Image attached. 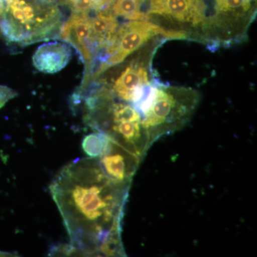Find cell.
I'll use <instances>...</instances> for the list:
<instances>
[{
  "label": "cell",
  "mask_w": 257,
  "mask_h": 257,
  "mask_svg": "<svg viewBox=\"0 0 257 257\" xmlns=\"http://www.w3.org/2000/svg\"><path fill=\"white\" fill-rule=\"evenodd\" d=\"M106 136L104 134L97 133L88 135L82 141V149L84 153L89 157H98L100 155L104 145Z\"/></svg>",
  "instance_id": "30bf717a"
},
{
  "label": "cell",
  "mask_w": 257,
  "mask_h": 257,
  "mask_svg": "<svg viewBox=\"0 0 257 257\" xmlns=\"http://www.w3.org/2000/svg\"><path fill=\"white\" fill-rule=\"evenodd\" d=\"M158 36L173 40L168 32L147 20H132L121 25L110 44L98 58L95 71L89 82L113 66L121 63L147 42Z\"/></svg>",
  "instance_id": "277c9868"
},
{
  "label": "cell",
  "mask_w": 257,
  "mask_h": 257,
  "mask_svg": "<svg viewBox=\"0 0 257 257\" xmlns=\"http://www.w3.org/2000/svg\"><path fill=\"white\" fill-rule=\"evenodd\" d=\"M62 15L55 1L7 0L0 18V37L25 46L60 35Z\"/></svg>",
  "instance_id": "7a4b0ae2"
},
{
  "label": "cell",
  "mask_w": 257,
  "mask_h": 257,
  "mask_svg": "<svg viewBox=\"0 0 257 257\" xmlns=\"http://www.w3.org/2000/svg\"><path fill=\"white\" fill-rule=\"evenodd\" d=\"M17 96L18 92L14 89L7 86L0 85V109Z\"/></svg>",
  "instance_id": "8fae6325"
},
{
  "label": "cell",
  "mask_w": 257,
  "mask_h": 257,
  "mask_svg": "<svg viewBox=\"0 0 257 257\" xmlns=\"http://www.w3.org/2000/svg\"><path fill=\"white\" fill-rule=\"evenodd\" d=\"M116 18L130 20H145L140 0H115L111 8Z\"/></svg>",
  "instance_id": "9c48e42d"
},
{
  "label": "cell",
  "mask_w": 257,
  "mask_h": 257,
  "mask_svg": "<svg viewBox=\"0 0 257 257\" xmlns=\"http://www.w3.org/2000/svg\"><path fill=\"white\" fill-rule=\"evenodd\" d=\"M72 57V50L62 42H50L37 48L32 57L34 67L45 74H55L64 69Z\"/></svg>",
  "instance_id": "52a82bcc"
},
{
  "label": "cell",
  "mask_w": 257,
  "mask_h": 257,
  "mask_svg": "<svg viewBox=\"0 0 257 257\" xmlns=\"http://www.w3.org/2000/svg\"><path fill=\"white\" fill-rule=\"evenodd\" d=\"M130 189L109 178L96 157L74 160L55 176L50 193L80 255L126 256L121 223Z\"/></svg>",
  "instance_id": "6da1fadb"
},
{
  "label": "cell",
  "mask_w": 257,
  "mask_h": 257,
  "mask_svg": "<svg viewBox=\"0 0 257 257\" xmlns=\"http://www.w3.org/2000/svg\"><path fill=\"white\" fill-rule=\"evenodd\" d=\"M96 158L101 169L109 178L130 188L142 161L107 136L104 149Z\"/></svg>",
  "instance_id": "8992f818"
},
{
  "label": "cell",
  "mask_w": 257,
  "mask_h": 257,
  "mask_svg": "<svg viewBox=\"0 0 257 257\" xmlns=\"http://www.w3.org/2000/svg\"><path fill=\"white\" fill-rule=\"evenodd\" d=\"M14 256V255H13V253H12L4 252V251H0V256Z\"/></svg>",
  "instance_id": "7c38bea8"
},
{
  "label": "cell",
  "mask_w": 257,
  "mask_h": 257,
  "mask_svg": "<svg viewBox=\"0 0 257 257\" xmlns=\"http://www.w3.org/2000/svg\"><path fill=\"white\" fill-rule=\"evenodd\" d=\"M200 99L196 89L161 82L145 120V128L152 145L162 137L183 128L197 109Z\"/></svg>",
  "instance_id": "3957f363"
},
{
  "label": "cell",
  "mask_w": 257,
  "mask_h": 257,
  "mask_svg": "<svg viewBox=\"0 0 257 257\" xmlns=\"http://www.w3.org/2000/svg\"><path fill=\"white\" fill-rule=\"evenodd\" d=\"M59 35L60 39L77 49L82 57L85 67L82 86V88L84 87L89 82L97 56V49L91 29L90 15L72 13L62 26Z\"/></svg>",
  "instance_id": "5b68a950"
},
{
  "label": "cell",
  "mask_w": 257,
  "mask_h": 257,
  "mask_svg": "<svg viewBox=\"0 0 257 257\" xmlns=\"http://www.w3.org/2000/svg\"><path fill=\"white\" fill-rule=\"evenodd\" d=\"M64 5L69 7L72 13L90 15L106 9H109L115 0H62Z\"/></svg>",
  "instance_id": "ba28073f"
}]
</instances>
